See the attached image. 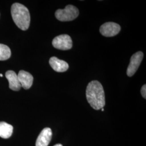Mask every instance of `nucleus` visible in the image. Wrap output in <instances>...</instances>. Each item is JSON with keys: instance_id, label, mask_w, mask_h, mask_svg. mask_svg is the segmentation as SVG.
<instances>
[{"instance_id": "nucleus-15", "label": "nucleus", "mask_w": 146, "mask_h": 146, "mask_svg": "<svg viewBox=\"0 0 146 146\" xmlns=\"http://www.w3.org/2000/svg\"><path fill=\"white\" fill-rule=\"evenodd\" d=\"M0 76H1V77H3V75H2V74H0Z\"/></svg>"}, {"instance_id": "nucleus-13", "label": "nucleus", "mask_w": 146, "mask_h": 146, "mask_svg": "<svg viewBox=\"0 0 146 146\" xmlns=\"http://www.w3.org/2000/svg\"><path fill=\"white\" fill-rule=\"evenodd\" d=\"M141 94L142 96H143V98L146 99V85L144 84L142 87L141 90Z\"/></svg>"}, {"instance_id": "nucleus-14", "label": "nucleus", "mask_w": 146, "mask_h": 146, "mask_svg": "<svg viewBox=\"0 0 146 146\" xmlns=\"http://www.w3.org/2000/svg\"><path fill=\"white\" fill-rule=\"evenodd\" d=\"M63 146L61 144H57V145H55V146Z\"/></svg>"}, {"instance_id": "nucleus-12", "label": "nucleus", "mask_w": 146, "mask_h": 146, "mask_svg": "<svg viewBox=\"0 0 146 146\" xmlns=\"http://www.w3.org/2000/svg\"><path fill=\"white\" fill-rule=\"evenodd\" d=\"M11 56L10 48L6 45L0 44V61L7 60L10 58Z\"/></svg>"}, {"instance_id": "nucleus-4", "label": "nucleus", "mask_w": 146, "mask_h": 146, "mask_svg": "<svg viewBox=\"0 0 146 146\" xmlns=\"http://www.w3.org/2000/svg\"><path fill=\"white\" fill-rule=\"evenodd\" d=\"M53 47L58 49L67 50L73 46L72 40L70 36L67 34H62L55 37L52 41Z\"/></svg>"}, {"instance_id": "nucleus-16", "label": "nucleus", "mask_w": 146, "mask_h": 146, "mask_svg": "<svg viewBox=\"0 0 146 146\" xmlns=\"http://www.w3.org/2000/svg\"><path fill=\"white\" fill-rule=\"evenodd\" d=\"M101 110H102V111H104V108H102V109H101Z\"/></svg>"}, {"instance_id": "nucleus-5", "label": "nucleus", "mask_w": 146, "mask_h": 146, "mask_svg": "<svg viewBox=\"0 0 146 146\" xmlns=\"http://www.w3.org/2000/svg\"><path fill=\"white\" fill-rule=\"evenodd\" d=\"M121 31L119 25L114 22H106L103 24L100 28V33L104 36L113 37L116 35Z\"/></svg>"}, {"instance_id": "nucleus-1", "label": "nucleus", "mask_w": 146, "mask_h": 146, "mask_svg": "<svg viewBox=\"0 0 146 146\" xmlns=\"http://www.w3.org/2000/svg\"><path fill=\"white\" fill-rule=\"evenodd\" d=\"M86 98L94 110L104 108L106 104L104 89L98 81H92L89 83L86 89Z\"/></svg>"}, {"instance_id": "nucleus-7", "label": "nucleus", "mask_w": 146, "mask_h": 146, "mask_svg": "<svg viewBox=\"0 0 146 146\" xmlns=\"http://www.w3.org/2000/svg\"><path fill=\"white\" fill-rule=\"evenodd\" d=\"M52 131L50 128H44L38 136L36 146H48L52 138Z\"/></svg>"}, {"instance_id": "nucleus-3", "label": "nucleus", "mask_w": 146, "mask_h": 146, "mask_svg": "<svg viewBox=\"0 0 146 146\" xmlns=\"http://www.w3.org/2000/svg\"><path fill=\"white\" fill-rule=\"evenodd\" d=\"M79 14L78 9L73 5H67L64 9H58L55 12L56 18L62 22L75 20Z\"/></svg>"}, {"instance_id": "nucleus-9", "label": "nucleus", "mask_w": 146, "mask_h": 146, "mask_svg": "<svg viewBox=\"0 0 146 146\" xmlns=\"http://www.w3.org/2000/svg\"><path fill=\"white\" fill-rule=\"evenodd\" d=\"M49 64L51 67L58 73H62L67 71L69 68L68 63L58 59L56 57H52L49 60Z\"/></svg>"}, {"instance_id": "nucleus-8", "label": "nucleus", "mask_w": 146, "mask_h": 146, "mask_svg": "<svg viewBox=\"0 0 146 146\" xmlns=\"http://www.w3.org/2000/svg\"><path fill=\"white\" fill-rule=\"evenodd\" d=\"M17 76L21 87L25 89H28L31 87L34 78L30 73L24 70H20Z\"/></svg>"}, {"instance_id": "nucleus-6", "label": "nucleus", "mask_w": 146, "mask_h": 146, "mask_svg": "<svg viewBox=\"0 0 146 146\" xmlns=\"http://www.w3.org/2000/svg\"><path fill=\"white\" fill-rule=\"evenodd\" d=\"M143 58V53L142 52H136L131 57L130 63L127 70V74L131 77L136 73L139 67Z\"/></svg>"}, {"instance_id": "nucleus-10", "label": "nucleus", "mask_w": 146, "mask_h": 146, "mask_svg": "<svg viewBox=\"0 0 146 146\" xmlns=\"http://www.w3.org/2000/svg\"><path fill=\"white\" fill-rule=\"evenodd\" d=\"M5 77L7 78L9 88L13 90L19 91L21 88V84L19 82L17 75L13 70H8L5 73Z\"/></svg>"}, {"instance_id": "nucleus-2", "label": "nucleus", "mask_w": 146, "mask_h": 146, "mask_svg": "<svg viewBox=\"0 0 146 146\" xmlns=\"http://www.w3.org/2000/svg\"><path fill=\"white\" fill-rule=\"evenodd\" d=\"M11 13L13 21L20 29L26 31L29 28L31 15L26 7L19 3H15L11 6Z\"/></svg>"}, {"instance_id": "nucleus-11", "label": "nucleus", "mask_w": 146, "mask_h": 146, "mask_svg": "<svg viewBox=\"0 0 146 146\" xmlns=\"http://www.w3.org/2000/svg\"><path fill=\"white\" fill-rule=\"evenodd\" d=\"M13 131V127L5 122H0V137L3 139H8Z\"/></svg>"}]
</instances>
